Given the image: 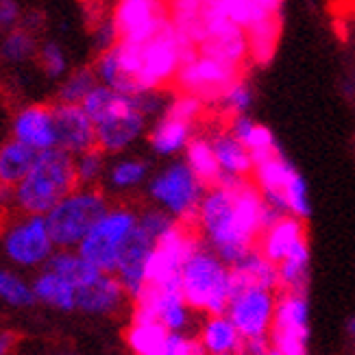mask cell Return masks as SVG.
<instances>
[{
  "mask_svg": "<svg viewBox=\"0 0 355 355\" xmlns=\"http://www.w3.org/2000/svg\"><path fill=\"white\" fill-rule=\"evenodd\" d=\"M37 61L49 79H59V76H64L68 72L66 53L57 42H44L37 51Z\"/></svg>",
  "mask_w": 355,
  "mask_h": 355,
  "instance_id": "35",
  "label": "cell"
},
{
  "mask_svg": "<svg viewBox=\"0 0 355 355\" xmlns=\"http://www.w3.org/2000/svg\"><path fill=\"white\" fill-rule=\"evenodd\" d=\"M277 310V292L266 288H246L229 301L227 316L242 338H270Z\"/></svg>",
  "mask_w": 355,
  "mask_h": 355,
  "instance_id": "10",
  "label": "cell"
},
{
  "mask_svg": "<svg viewBox=\"0 0 355 355\" xmlns=\"http://www.w3.org/2000/svg\"><path fill=\"white\" fill-rule=\"evenodd\" d=\"M246 40H249V57L257 64H266L275 55L279 40V18L257 20L246 28Z\"/></svg>",
  "mask_w": 355,
  "mask_h": 355,
  "instance_id": "28",
  "label": "cell"
},
{
  "mask_svg": "<svg viewBox=\"0 0 355 355\" xmlns=\"http://www.w3.org/2000/svg\"><path fill=\"white\" fill-rule=\"evenodd\" d=\"M81 107L94 122L96 146L103 153L125 150L146 129L148 118L142 114L137 98L107 85H96Z\"/></svg>",
  "mask_w": 355,
  "mask_h": 355,
  "instance_id": "1",
  "label": "cell"
},
{
  "mask_svg": "<svg viewBox=\"0 0 355 355\" xmlns=\"http://www.w3.org/2000/svg\"><path fill=\"white\" fill-rule=\"evenodd\" d=\"M127 290L122 288L116 275L103 272L96 282H92L76 292V310L87 314H112L120 310L127 299Z\"/></svg>",
  "mask_w": 355,
  "mask_h": 355,
  "instance_id": "17",
  "label": "cell"
},
{
  "mask_svg": "<svg viewBox=\"0 0 355 355\" xmlns=\"http://www.w3.org/2000/svg\"><path fill=\"white\" fill-rule=\"evenodd\" d=\"M200 55L214 57L218 61H225L229 66L242 68L244 59H249V40L246 31L231 20H225L216 26L211 33L205 37V42L198 46Z\"/></svg>",
  "mask_w": 355,
  "mask_h": 355,
  "instance_id": "15",
  "label": "cell"
},
{
  "mask_svg": "<svg viewBox=\"0 0 355 355\" xmlns=\"http://www.w3.org/2000/svg\"><path fill=\"white\" fill-rule=\"evenodd\" d=\"M205 192L207 188L194 177L185 162L171 164L148 183V194L153 200L183 225H196L198 207L203 203Z\"/></svg>",
  "mask_w": 355,
  "mask_h": 355,
  "instance_id": "5",
  "label": "cell"
},
{
  "mask_svg": "<svg viewBox=\"0 0 355 355\" xmlns=\"http://www.w3.org/2000/svg\"><path fill=\"white\" fill-rule=\"evenodd\" d=\"M55 129H57V148L79 157L83 153L96 148V127L85 114L81 105L55 103Z\"/></svg>",
  "mask_w": 355,
  "mask_h": 355,
  "instance_id": "13",
  "label": "cell"
},
{
  "mask_svg": "<svg viewBox=\"0 0 355 355\" xmlns=\"http://www.w3.org/2000/svg\"><path fill=\"white\" fill-rule=\"evenodd\" d=\"M137 220H140V214L131 207H110V211L96 223L76 251L98 270L116 275L120 253L137 227Z\"/></svg>",
  "mask_w": 355,
  "mask_h": 355,
  "instance_id": "6",
  "label": "cell"
},
{
  "mask_svg": "<svg viewBox=\"0 0 355 355\" xmlns=\"http://www.w3.org/2000/svg\"><path fill=\"white\" fill-rule=\"evenodd\" d=\"M305 238L307 236H305L303 220L295 218V216H286V218H282L279 223L272 225L270 229H266L264 234H261V238L257 242V249L266 259H270L272 264L279 266L290 255V251Z\"/></svg>",
  "mask_w": 355,
  "mask_h": 355,
  "instance_id": "18",
  "label": "cell"
},
{
  "mask_svg": "<svg viewBox=\"0 0 355 355\" xmlns=\"http://www.w3.org/2000/svg\"><path fill=\"white\" fill-rule=\"evenodd\" d=\"M15 334H0V355H9L11 353V349L15 347Z\"/></svg>",
  "mask_w": 355,
  "mask_h": 355,
  "instance_id": "42",
  "label": "cell"
},
{
  "mask_svg": "<svg viewBox=\"0 0 355 355\" xmlns=\"http://www.w3.org/2000/svg\"><path fill=\"white\" fill-rule=\"evenodd\" d=\"M74 166H76V179H79V185L83 188H89L92 183L98 181V177L103 175L105 168V153L96 146L83 155L74 157Z\"/></svg>",
  "mask_w": 355,
  "mask_h": 355,
  "instance_id": "36",
  "label": "cell"
},
{
  "mask_svg": "<svg viewBox=\"0 0 355 355\" xmlns=\"http://www.w3.org/2000/svg\"><path fill=\"white\" fill-rule=\"evenodd\" d=\"M238 81L240 68L200 53L185 61L175 79L181 94H192L200 101H218Z\"/></svg>",
  "mask_w": 355,
  "mask_h": 355,
  "instance_id": "8",
  "label": "cell"
},
{
  "mask_svg": "<svg viewBox=\"0 0 355 355\" xmlns=\"http://www.w3.org/2000/svg\"><path fill=\"white\" fill-rule=\"evenodd\" d=\"M229 133L234 137H238V140L251 150L253 159L261 157V155H268V153H272V150H279V144H277L275 133L266 125H259V122H255L251 116L231 118Z\"/></svg>",
  "mask_w": 355,
  "mask_h": 355,
  "instance_id": "26",
  "label": "cell"
},
{
  "mask_svg": "<svg viewBox=\"0 0 355 355\" xmlns=\"http://www.w3.org/2000/svg\"><path fill=\"white\" fill-rule=\"evenodd\" d=\"M148 177V164L144 159H122L110 171V183L118 190H129Z\"/></svg>",
  "mask_w": 355,
  "mask_h": 355,
  "instance_id": "32",
  "label": "cell"
},
{
  "mask_svg": "<svg viewBox=\"0 0 355 355\" xmlns=\"http://www.w3.org/2000/svg\"><path fill=\"white\" fill-rule=\"evenodd\" d=\"M192 129L194 125H190V122H183V120H177L164 114L155 125H153L148 133V144L162 157L177 155V153L185 150L192 142V137H194Z\"/></svg>",
  "mask_w": 355,
  "mask_h": 355,
  "instance_id": "20",
  "label": "cell"
},
{
  "mask_svg": "<svg viewBox=\"0 0 355 355\" xmlns=\"http://www.w3.org/2000/svg\"><path fill=\"white\" fill-rule=\"evenodd\" d=\"M101 85L98 76L94 68H79L70 72L64 83L59 87V96L57 103H66V105H83V101L94 92V87Z\"/></svg>",
  "mask_w": 355,
  "mask_h": 355,
  "instance_id": "31",
  "label": "cell"
},
{
  "mask_svg": "<svg viewBox=\"0 0 355 355\" xmlns=\"http://www.w3.org/2000/svg\"><path fill=\"white\" fill-rule=\"evenodd\" d=\"M185 164L190 166L194 177L205 185V188H216L223 179V171L216 159V153L211 140L205 135H194L192 142L185 148Z\"/></svg>",
  "mask_w": 355,
  "mask_h": 355,
  "instance_id": "23",
  "label": "cell"
},
{
  "mask_svg": "<svg viewBox=\"0 0 355 355\" xmlns=\"http://www.w3.org/2000/svg\"><path fill=\"white\" fill-rule=\"evenodd\" d=\"M0 299H5L9 305L28 307L37 301L33 288H28L20 277L0 270Z\"/></svg>",
  "mask_w": 355,
  "mask_h": 355,
  "instance_id": "34",
  "label": "cell"
},
{
  "mask_svg": "<svg viewBox=\"0 0 355 355\" xmlns=\"http://www.w3.org/2000/svg\"><path fill=\"white\" fill-rule=\"evenodd\" d=\"M216 159H218V166L223 175L227 177H238V179H249L253 177V157L251 150L246 148L238 137H234L227 131H220L209 137Z\"/></svg>",
  "mask_w": 355,
  "mask_h": 355,
  "instance_id": "19",
  "label": "cell"
},
{
  "mask_svg": "<svg viewBox=\"0 0 355 355\" xmlns=\"http://www.w3.org/2000/svg\"><path fill=\"white\" fill-rule=\"evenodd\" d=\"M282 3L284 0H253L255 5V20H266V18H279V11H282Z\"/></svg>",
  "mask_w": 355,
  "mask_h": 355,
  "instance_id": "40",
  "label": "cell"
},
{
  "mask_svg": "<svg viewBox=\"0 0 355 355\" xmlns=\"http://www.w3.org/2000/svg\"><path fill=\"white\" fill-rule=\"evenodd\" d=\"M279 292H307L312 268L310 242L301 240L279 266Z\"/></svg>",
  "mask_w": 355,
  "mask_h": 355,
  "instance_id": "25",
  "label": "cell"
},
{
  "mask_svg": "<svg viewBox=\"0 0 355 355\" xmlns=\"http://www.w3.org/2000/svg\"><path fill=\"white\" fill-rule=\"evenodd\" d=\"M5 251L20 266L46 264L55 255V242L44 216H26L15 223L5 236Z\"/></svg>",
  "mask_w": 355,
  "mask_h": 355,
  "instance_id": "11",
  "label": "cell"
},
{
  "mask_svg": "<svg viewBox=\"0 0 355 355\" xmlns=\"http://www.w3.org/2000/svg\"><path fill=\"white\" fill-rule=\"evenodd\" d=\"M270 355H282V353H277V351L272 349V351H270Z\"/></svg>",
  "mask_w": 355,
  "mask_h": 355,
  "instance_id": "44",
  "label": "cell"
},
{
  "mask_svg": "<svg viewBox=\"0 0 355 355\" xmlns=\"http://www.w3.org/2000/svg\"><path fill=\"white\" fill-rule=\"evenodd\" d=\"M18 207V188L7 183H0V211Z\"/></svg>",
  "mask_w": 355,
  "mask_h": 355,
  "instance_id": "41",
  "label": "cell"
},
{
  "mask_svg": "<svg viewBox=\"0 0 355 355\" xmlns=\"http://www.w3.org/2000/svg\"><path fill=\"white\" fill-rule=\"evenodd\" d=\"M164 3H168V5H171V3H175V0H164Z\"/></svg>",
  "mask_w": 355,
  "mask_h": 355,
  "instance_id": "45",
  "label": "cell"
},
{
  "mask_svg": "<svg viewBox=\"0 0 355 355\" xmlns=\"http://www.w3.org/2000/svg\"><path fill=\"white\" fill-rule=\"evenodd\" d=\"M347 336L349 338H355V314L349 316V320H347Z\"/></svg>",
  "mask_w": 355,
  "mask_h": 355,
  "instance_id": "43",
  "label": "cell"
},
{
  "mask_svg": "<svg viewBox=\"0 0 355 355\" xmlns=\"http://www.w3.org/2000/svg\"><path fill=\"white\" fill-rule=\"evenodd\" d=\"M13 140H18L37 153L57 148V129L53 105H28L20 110L11 125Z\"/></svg>",
  "mask_w": 355,
  "mask_h": 355,
  "instance_id": "14",
  "label": "cell"
},
{
  "mask_svg": "<svg viewBox=\"0 0 355 355\" xmlns=\"http://www.w3.org/2000/svg\"><path fill=\"white\" fill-rule=\"evenodd\" d=\"M270 345L282 355H307V345H310L307 292H277Z\"/></svg>",
  "mask_w": 355,
  "mask_h": 355,
  "instance_id": "7",
  "label": "cell"
},
{
  "mask_svg": "<svg viewBox=\"0 0 355 355\" xmlns=\"http://www.w3.org/2000/svg\"><path fill=\"white\" fill-rule=\"evenodd\" d=\"M181 292L190 310L207 312L209 316L227 314L231 301V270L203 238L183 264Z\"/></svg>",
  "mask_w": 355,
  "mask_h": 355,
  "instance_id": "3",
  "label": "cell"
},
{
  "mask_svg": "<svg viewBox=\"0 0 355 355\" xmlns=\"http://www.w3.org/2000/svg\"><path fill=\"white\" fill-rule=\"evenodd\" d=\"M44 270H51L59 277H64L76 290L96 282L103 275V270H98L94 264H89L79 251H55V255L44 264Z\"/></svg>",
  "mask_w": 355,
  "mask_h": 355,
  "instance_id": "24",
  "label": "cell"
},
{
  "mask_svg": "<svg viewBox=\"0 0 355 355\" xmlns=\"http://www.w3.org/2000/svg\"><path fill=\"white\" fill-rule=\"evenodd\" d=\"M171 331L162 322H133L127 331V343L135 355H157Z\"/></svg>",
  "mask_w": 355,
  "mask_h": 355,
  "instance_id": "29",
  "label": "cell"
},
{
  "mask_svg": "<svg viewBox=\"0 0 355 355\" xmlns=\"http://www.w3.org/2000/svg\"><path fill=\"white\" fill-rule=\"evenodd\" d=\"M203 105L205 101H200L198 96H192V94H179L177 98L171 101L166 110V116L171 118H177V120H183V122H190L194 125L196 118L203 112Z\"/></svg>",
  "mask_w": 355,
  "mask_h": 355,
  "instance_id": "37",
  "label": "cell"
},
{
  "mask_svg": "<svg viewBox=\"0 0 355 355\" xmlns=\"http://www.w3.org/2000/svg\"><path fill=\"white\" fill-rule=\"evenodd\" d=\"M270 338H242L238 355H270Z\"/></svg>",
  "mask_w": 355,
  "mask_h": 355,
  "instance_id": "39",
  "label": "cell"
},
{
  "mask_svg": "<svg viewBox=\"0 0 355 355\" xmlns=\"http://www.w3.org/2000/svg\"><path fill=\"white\" fill-rule=\"evenodd\" d=\"M22 9L18 0H0V33H9V31L22 26Z\"/></svg>",
  "mask_w": 355,
  "mask_h": 355,
  "instance_id": "38",
  "label": "cell"
},
{
  "mask_svg": "<svg viewBox=\"0 0 355 355\" xmlns=\"http://www.w3.org/2000/svg\"><path fill=\"white\" fill-rule=\"evenodd\" d=\"M157 242H159V238L137 220V227L133 229V234L129 236L125 249L120 253L116 277L133 301L140 297L146 288L148 261L153 257V251H155Z\"/></svg>",
  "mask_w": 355,
  "mask_h": 355,
  "instance_id": "12",
  "label": "cell"
},
{
  "mask_svg": "<svg viewBox=\"0 0 355 355\" xmlns=\"http://www.w3.org/2000/svg\"><path fill=\"white\" fill-rule=\"evenodd\" d=\"M37 51H40V46L35 42L33 31L26 26H18L9 31L3 37V44H0V57H3L7 64H22V61L35 57Z\"/></svg>",
  "mask_w": 355,
  "mask_h": 355,
  "instance_id": "30",
  "label": "cell"
},
{
  "mask_svg": "<svg viewBox=\"0 0 355 355\" xmlns=\"http://www.w3.org/2000/svg\"><path fill=\"white\" fill-rule=\"evenodd\" d=\"M207 355H238L242 336L227 314L209 316L198 336Z\"/></svg>",
  "mask_w": 355,
  "mask_h": 355,
  "instance_id": "22",
  "label": "cell"
},
{
  "mask_svg": "<svg viewBox=\"0 0 355 355\" xmlns=\"http://www.w3.org/2000/svg\"><path fill=\"white\" fill-rule=\"evenodd\" d=\"M218 105L225 114H229L231 118L238 116H249V110L253 107V89L246 81H238L231 85L225 94L218 98Z\"/></svg>",
  "mask_w": 355,
  "mask_h": 355,
  "instance_id": "33",
  "label": "cell"
},
{
  "mask_svg": "<svg viewBox=\"0 0 355 355\" xmlns=\"http://www.w3.org/2000/svg\"><path fill=\"white\" fill-rule=\"evenodd\" d=\"M125 44H146L171 22V5L164 0H118L112 15Z\"/></svg>",
  "mask_w": 355,
  "mask_h": 355,
  "instance_id": "9",
  "label": "cell"
},
{
  "mask_svg": "<svg viewBox=\"0 0 355 355\" xmlns=\"http://www.w3.org/2000/svg\"><path fill=\"white\" fill-rule=\"evenodd\" d=\"M229 270H231V297L246 288H266L279 292V268L261 255L259 249L249 251L234 266H229Z\"/></svg>",
  "mask_w": 355,
  "mask_h": 355,
  "instance_id": "16",
  "label": "cell"
},
{
  "mask_svg": "<svg viewBox=\"0 0 355 355\" xmlns=\"http://www.w3.org/2000/svg\"><path fill=\"white\" fill-rule=\"evenodd\" d=\"M33 292L37 301L57 307V310H76V290L70 282H66L64 277H59L51 270H44L37 275V279L33 282Z\"/></svg>",
  "mask_w": 355,
  "mask_h": 355,
  "instance_id": "27",
  "label": "cell"
},
{
  "mask_svg": "<svg viewBox=\"0 0 355 355\" xmlns=\"http://www.w3.org/2000/svg\"><path fill=\"white\" fill-rule=\"evenodd\" d=\"M74 190H79L74 157L61 148L44 150L18 185V209L26 216H46Z\"/></svg>",
  "mask_w": 355,
  "mask_h": 355,
  "instance_id": "2",
  "label": "cell"
},
{
  "mask_svg": "<svg viewBox=\"0 0 355 355\" xmlns=\"http://www.w3.org/2000/svg\"><path fill=\"white\" fill-rule=\"evenodd\" d=\"M110 211V203L96 188H79L44 216L55 246L61 251L79 249V244L103 216Z\"/></svg>",
  "mask_w": 355,
  "mask_h": 355,
  "instance_id": "4",
  "label": "cell"
},
{
  "mask_svg": "<svg viewBox=\"0 0 355 355\" xmlns=\"http://www.w3.org/2000/svg\"><path fill=\"white\" fill-rule=\"evenodd\" d=\"M37 157L40 153L35 148H31L11 137L9 142L0 146V183L18 188L26 179V175L33 171Z\"/></svg>",
  "mask_w": 355,
  "mask_h": 355,
  "instance_id": "21",
  "label": "cell"
}]
</instances>
